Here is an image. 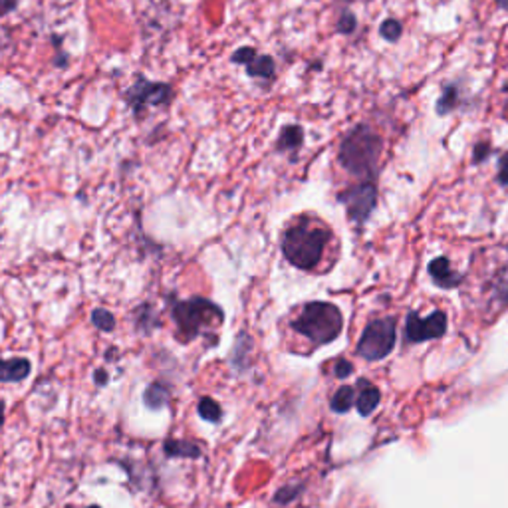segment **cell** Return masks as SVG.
Listing matches in <instances>:
<instances>
[{
    "label": "cell",
    "mask_w": 508,
    "mask_h": 508,
    "mask_svg": "<svg viewBox=\"0 0 508 508\" xmlns=\"http://www.w3.org/2000/svg\"><path fill=\"white\" fill-rule=\"evenodd\" d=\"M498 183L508 187V153L498 159Z\"/></svg>",
    "instance_id": "603a6c76"
},
{
    "label": "cell",
    "mask_w": 508,
    "mask_h": 508,
    "mask_svg": "<svg viewBox=\"0 0 508 508\" xmlns=\"http://www.w3.org/2000/svg\"><path fill=\"white\" fill-rule=\"evenodd\" d=\"M246 75L248 78H260V80H274L276 78V62L268 54H256L253 62L246 66Z\"/></svg>",
    "instance_id": "7c38bea8"
},
{
    "label": "cell",
    "mask_w": 508,
    "mask_h": 508,
    "mask_svg": "<svg viewBox=\"0 0 508 508\" xmlns=\"http://www.w3.org/2000/svg\"><path fill=\"white\" fill-rule=\"evenodd\" d=\"M197 411H199V415H201L205 421H209V423H219L222 419L221 405L214 401L212 397H202L199 405H197Z\"/></svg>",
    "instance_id": "e0dca14e"
},
{
    "label": "cell",
    "mask_w": 508,
    "mask_h": 508,
    "mask_svg": "<svg viewBox=\"0 0 508 508\" xmlns=\"http://www.w3.org/2000/svg\"><path fill=\"white\" fill-rule=\"evenodd\" d=\"M380 135L368 126H356L341 139L338 161L353 177H375L381 157Z\"/></svg>",
    "instance_id": "7a4b0ae2"
},
{
    "label": "cell",
    "mask_w": 508,
    "mask_h": 508,
    "mask_svg": "<svg viewBox=\"0 0 508 508\" xmlns=\"http://www.w3.org/2000/svg\"><path fill=\"white\" fill-rule=\"evenodd\" d=\"M351 371H353V365H351L348 360H338L336 365H334V373H336L338 377H348Z\"/></svg>",
    "instance_id": "d4e9b609"
},
{
    "label": "cell",
    "mask_w": 508,
    "mask_h": 508,
    "mask_svg": "<svg viewBox=\"0 0 508 508\" xmlns=\"http://www.w3.org/2000/svg\"><path fill=\"white\" fill-rule=\"evenodd\" d=\"M488 153H490V147H488L487 143H478L475 147V163H483Z\"/></svg>",
    "instance_id": "4316f807"
},
{
    "label": "cell",
    "mask_w": 508,
    "mask_h": 508,
    "mask_svg": "<svg viewBox=\"0 0 508 508\" xmlns=\"http://www.w3.org/2000/svg\"><path fill=\"white\" fill-rule=\"evenodd\" d=\"M395 346V322L392 318H383L371 322L363 329L360 341H358V353L368 361L383 360Z\"/></svg>",
    "instance_id": "8992f818"
},
{
    "label": "cell",
    "mask_w": 508,
    "mask_h": 508,
    "mask_svg": "<svg viewBox=\"0 0 508 508\" xmlns=\"http://www.w3.org/2000/svg\"><path fill=\"white\" fill-rule=\"evenodd\" d=\"M360 385L363 389L358 393L356 405H358V411H360L361 415H370V413H373V409L377 407V403H380V389H377L375 385L368 383V381H360Z\"/></svg>",
    "instance_id": "5bb4252c"
},
{
    "label": "cell",
    "mask_w": 508,
    "mask_h": 508,
    "mask_svg": "<svg viewBox=\"0 0 508 508\" xmlns=\"http://www.w3.org/2000/svg\"><path fill=\"white\" fill-rule=\"evenodd\" d=\"M356 28H358V18H356L351 12L346 11L344 14H341V16H339L336 30H338L339 34H353Z\"/></svg>",
    "instance_id": "7402d4cb"
},
{
    "label": "cell",
    "mask_w": 508,
    "mask_h": 508,
    "mask_svg": "<svg viewBox=\"0 0 508 508\" xmlns=\"http://www.w3.org/2000/svg\"><path fill=\"white\" fill-rule=\"evenodd\" d=\"M256 58V50L254 46H241L236 48L233 54H231V62L233 64H243V66H248Z\"/></svg>",
    "instance_id": "44dd1931"
},
{
    "label": "cell",
    "mask_w": 508,
    "mask_h": 508,
    "mask_svg": "<svg viewBox=\"0 0 508 508\" xmlns=\"http://www.w3.org/2000/svg\"><path fill=\"white\" fill-rule=\"evenodd\" d=\"M143 401L153 411L163 409L167 405V401H169V389L163 383H151V385H147L145 393H143Z\"/></svg>",
    "instance_id": "9a60e30c"
},
{
    "label": "cell",
    "mask_w": 508,
    "mask_h": 508,
    "mask_svg": "<svg viewBox=\"0 0 508 508\" xmlns=\"http://www.w3.org/2000/svg\"><path fill=\"white\" fill-rule=\"evenodd\" d=\"M87 508H99L97 504H92V507H87Z\"/></svg>",
    "instance_id": "4dcf8cb0"
},
{
    "label": "cell",
    "mask_w": 508,
    "mask_h": 508,
    "mask_svg": "<svg viewBox=\"0 0 508 508\" xmlns=\"http://www.w3.org/2000/svg\"><path fill=\"white\" fill-rule=\"evenodd\" d=\"M344 318L338 306L328 302H310L300 308L290 328L314 346H326L341 334Z\"/></svg>",
    "instance_id": "3957f363"
},
{
    "label": "cell",
    "mask_w": 508,
    "mask_h": 508,
    "mask_svg": "<svg viewBox=\"0 0 508 508\" xmlns=\"http://www.w3.org/2000/svg\"><path fill=\"white\" fill-rule=\"evenodd\" d=\"M163 453L171 459H199L202 455L201 447L190 441H177V439H167L163 445Z\"/></svg>",
    "instance_id": "8fae6325"
},
{
    "label": "cell",
    "mask_w": 508,
    "mask_h": 508,
    "mask_svg": "<svg viewBox=\"0 0 508 508\" xmlns=\"http://www.w3.org/2000/svg\"><path fill=\"white\" fill-rule=\"evenodd\" d=\"M429 272L433 276L435 282L443 286V288H453V286L459 284V276L451 270L449 260H445V258H435L433 262L429 265Z\"/></svg>",
    "instance_id": "4fadbf2b"
},
{
    "label": "cell",
    "mask_w": 508,
    "mask_h": 508,
    "mask_svg": "<svg viewBox=\"0 0 508 508\" xmlns=\"http://www.w3.org/2000/svg\"><path fill=\"white\" fill-rule=\"evenodd\" d=\"M171 318L177 324L179 338L183 344H189L197 336H201L202 329L219 326L224 314L214 302L207 298H189V300H175L171 298Z\"/></svg>",
    "instance_id": "277c9868"
},
{
    "label": "cell",
    "mask_w": 508,
    "mask_h": 508,
    "mask_svg": "<svg viewBox=\"0 0 508 508\" xmlns=\"http://www.w3.org/2000/svg\"><path fill=\"white\" fill-rule=\"evenodd\" d=\"M332 233L326 224L314 219H296L292 221L280 238V248L284 258L300 270H314L326 253Z\"/></svg>",
    "instance_id": "6da1fadb"
},
{
    "label": "cell",
    "mask_w": 508,
    "mask_h": 508,
    "mask_svg": "<svg viewBox=\"0 0 508 508\" xmlns=\"http://www.w3.org/2000/svg\"><path fill=\"white\" fill-rule=\"evenodd\" d=\"M296 492H298V490L294 487H286V488H282V490H278V492H276L274 500H276V502H280V504H284V502H290V500H294Z\"/></svg>",
    "instance_id": "cb8c5ba5"
},
{
    "label": "cell",
    "mask_w": 508,
    "mask_h": 508,
    "mask_svg": "<svg viewBox=\"0 0 508 508\" xmlns=\"http://www.w3.org/2000/svg\"><path fill=\"white\" fill-rule=\"evenodd\" d=\"M445 332H447V316L443 312H435L425 320H421L415 312L407 316L405 336H407V341H411V344H421L425 339L441 338Z\"/></svg>",
    "instance_id": "ba28073f"
},
{
    "label": "cell",
    "mask_w": 508,
    "mask_h": 508,
    "mask_svg": "<svg viewBox=\"0 0 508 508\" xmlns=\"http://www.w3.org/2000/svg\"><path fill=\"white\" fill-rule=\"evenodd\" d=\"M107 383V371L106 370H97L95 371V385H106Z\"/></svg>",
    "instance_id": "83f0119b"
},
{
    "label": "cell",
    "mask_w": 508,
    "mask_h": 508,
    "mask_svg": "<svg viewBox=\"0 0 508 508\" xmlns=\"http://www.w3.org/2000/svg\"><path fill=\"white\" fill-rule=\"evenodd\" d=\"M401 22L395 20V18H387V20L381 22L380 26V34L383 40L387 42H397L401 38Z\"/></svg>",
    "instance_id": "ffe728a7"
},
{
    "label": "cell",
    "mask_w": 508,
    "mask_h": 508,
    "mask_svg": "<svg viewBox=\"0 0 508 508\" xmlns=\"http://www.w3.org/2000/svg\"><path fill=\"white\" fill-rule=\"evenodd\" d=\"M497 2L498 8H502V11H508V0H495Z\"/></svg>",
    "instance_id": "f1b7e54d"
},
{
    "label": "cell",
    "mask_w": 508,
    "mask_h": 508,
    "mask_svg": "<svg viewBox=\"0 0 508 508\" xmlns=\"http://www.w3.org/2000/svg\"><path fill=\"white\" fill-rule=\"evenodd\" d=\"M18 8V0H0V18L8 16Z\"/></svg>",
    "instance_id": "484cf974"
},
{
    "label": "cell",
    "mask_w": 508,
    "mask_h": 508,
    "mask_svg": "<svg viewBox=\"0 0 508 508\" xmlns=\"http://www.w3.org/2000/svg\"><path fill=\"white\" fill-rule=\"evenodd\" d=\"M32 363L26 358H12L8 361L0 360V381L2 383H18V381L28 377Z\"/></svg>",
    "instance_id": "9c48e42d"
},
{
    "label": "cell",
    "mask_w": 508,
    "mask_h": 508,
    "mask_svg": "<svg viewBox=\"0 0 508 508\" xmlns=\"http://www.w3.org/2000/svg\"><path fill=\"white\" fill-rule=\"evenodd\" d=\"M4 409H6V407H4V401H0V427L4 425Z\"/></svg>",
    "instance_id": "f546056e"
},
{
    "label": "cell",
    "mask_w": 508,
    "mask_h": 508,
    "mask_svg": "<svg viewBox=\"0 0 508 508\" xmlns=\"http://www.w3.org/2000/svg\"><path fill=\"white\" fill-rule=\"evenodd\" d=\"M123 102L131 107L133 116L141 119L147 107H167L173 102V87L167 82H151L139 74L135 82L123 92Z\"/></svg>",
    "instance_id": "5b68a950"
},
{
    "label": "cell",
    "mask_w": 508,
    "mask_h": 508,
    "mask_svg": "<svg viewBox=\"0 0 508 508\" xmlns=\"http://www.w3.org/2000/svg\"><path fill=\"white\" fill-rule=\"evenodd\" d=\"M375 187L371 183H360L356 187H349L339 195V201L346 205L348 217L353 222H363L375 207Z\"/></svg>",
    "instance_id": "52a82bcc"
},
{
    "label": "cell",
    "mask_w": 508,
    "mask_h": 508,
    "mask_svg": "<svg viewBox=\"0 0 508 508\" xmlns=\"http://www.w3.org/2000/svg\"><path fill=\"white\" fill-rule=\"evenodd\" d=\"M456 104H459V90H456V85H445L443 95L437 102V114L439 116H447V114H451L455 109Z\"/></svg>",
    "instance_id": "2e32d148"
},
{
    "label": "cell",
    "mask_w": 508,
    "mask_h": 508,
    "mask_svg": "<svg viewBox=\"0 0 508 508\" xmlns=\"http://www.w3.org/2000/svg\"><path fill=\"white\" fill-rule=\"evenodd\" d=\"M304 145V129L298 123H288L280 129L278 139H276V151L288 153V151H298Z\"/></svg>",
    "instance_id": "30bf717a"
},
{
    "label": "cell",
    "mask_w": 508,
    "mask_h": 508,
    "mask_svg": "<svg viewBox=\"0 0 508 508\" xmlns=\"http://www.w3.org/2000/svg\"><path fill=\"white\" fill-rule=\"evenodd\" d=\"M353 399H356V392H353V387H349V385H344V387H339L336 395L332 397V409L336 413H346L349 411V407L353 405Z\"/></svg>",
    "instance_id": "ac0fdd59"
},
{
    "label": "cell",
    "mask_w": 508,
    "mask_h": 508,
    "mask_svg": "<svg viewBox=\"0 0 508 508\" xmlns=\"http://www.w3.org/2000/svg\"><path fill=\"white\" fill-rule=\"evenodd\" d=\"M92 324L97 329H104V332H111L116 328V318L114 314L106 310V308H95L92 312Z\"/></svg>",
    "instance_id": "d6986e66"
}]
</instances>
